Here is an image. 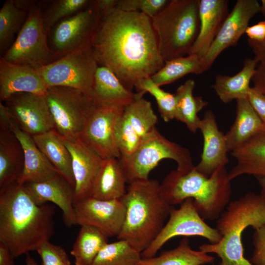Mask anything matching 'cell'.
<instances>
[{"instance_id": "b9f144b4", "label": "cell", "mask_w": 265, "mask_h": 265, "mask_svg": "<svg viewBox=\"0 0 265 265\" xmlns=\"http://www.w3.org/2000/svg\"><path fill=\"white\" fill-rule=\"evenodd\" d=\"M248 44L251 48L259 62L252 81L253 87L265 96V49L261 48L248 40Z\"/></svg>"}, {"instance_id": "4fadbf2b", "label": "cell", "mask_w": 265, "mask_h": 265, "mask_svg": "<svg viewBox=\"0 0 265 265\" xmlns=\"http://www.w3.org/2000/svg\"><path fill=\"white\" fill-rule=\"evenodd\" d=\"M125 107L97 104L86 122L79 139L102 159H119L115 140V128Z\"/></svg>"}, {"instance_id": "ffe728a7", "label": "cell", "mask_w": 265, "mask_h": 265, "mask_svg": "<svg viewBox=\"0 0 265 265\" xmlns=\"http://www.w3.org/2000/svg\"><path fill=\"white\" fill-rule=\"evenodd\" d=\"M199 130L203 137L204 144L201 160L195 168L210 176L216 169L228 163L229 152L225 134L218 129L215 117L211 110H207L201 119Z\"/></svg>"}, {"instance_id": "4dcf8cb0", "label": "cell", "mask_w": 265, "mask_h": 265, "mask_svg": "<svg viewBox=\"0 0 265 265\" xmlns=\"http://www.w3.org/2000/svg\"><path fill=\"white\" fill-rule=\"evenodd\" d=\"M214 260L208 253L192 249L189 239L185 237L175 248L162 252L158 257L142 258L137 265H204Z\"/></svg>"}, {"instance_id": "ac0fdd59", "label": "cell", "mask_w": 265, "mask_h": 265, "mask_svg": "<svg viewBox=\"0 0 265 265\" xmlns=\"http://www.w3.org/2000/svg\"><path fill=\"white\" fill-rule=\"evenodd\" d=\"M63 139L72 158L75 181L74 204L91 197L93 185L103 159L79 139Z\"/></svg>"}, {"instance_id": "ab89813d", "label": "cell", "mask_w": 265, "mask_h": 265, "mask_svg": "<svg viewBox=\"0 0 265 265\" xmlns=\"http://www.w3.org/2000/svg\"><path fill=\"white\" fill-rule=\"evenodd\" d=\"M167 0H117L116 8L126 12H140L153 18L167 5Z\"/></svg>"}, {"instance_id": "44dd1931", "label": "cell", "mask_w": 265, "mask_h": 265, "mask_svg": "<svg viewBox=\"0 0 265 265\" xmlns=\"http://www.w3.org/2000/svg\"><path fill=\"white\" fill-rule=\"evenodd\" d=\"M47 89L37 70L9 63L0 58V102L19 93L45 96Z\"/></svg>"}, {"instance_id": "ba28073f", "label": "cell", "mask_w": 265, "mask_h": 265, "mask_svg": "<svg viewBox=\"0 0 265 265\" xmlns=\"http://www.w3.org/2000/svg\"><path fill=\"white\" fill-rule=\"evenodd\" d=\"M54 129L64 139L75 140L95 108L91 94L66 87L48 88L45 95Z\"/></svg>"}, {"instance_id": "8fae6325", "label": "cell", "mask_w": 265, "mask_h": 265, "mask_svg": "<svg viewBox=\"0 0 265 265\" xmlns=\"http://www.w3.org/2000/svg\"><path fill=\"white\" fill-rule=\"evenodd\" d=\"M178 236H198L208 239L211 243L220 241L222 235L216 228L208 225L196 210L193 199L188 198L173 208L168 220L159 235L151 245L141 253L142 258L155 256L158 251L169 239Z\"/></svg>"}, {"instance_id": "1f68e13d", "label": "cell", "mask_w": 265, "mask_h": 265, "mask_svg": "<svg viewBox=\"0 0 265 265\" xmlns=\"http://www.w3.org/2000/svg\"><path fill=\"white\" fill-rule=\"evenodd\" d=\"M80 226L70 253L74 257L75 265H91L100 250L108 243V237L94 227Z\"/></svg>"}, {"instance_id": "d6a6232c", "label": "cell", "mask_w": 265, "mask_h": 265, "mask_svg": "<svg viewBox=\"0 0 265 265\" xmlns=\"http://www.w3.org/2000/svg\"><path fill=\"white\" fill-rule=\"evenodd\" d=\"M189 74H202L200 58L196 54H188L164 62L163 67L150 77L158 86L172 83Z\"/></svg>"}, {"instance_id": "9a60e30c", "label": "cell", "mask_w": 265, "mask_h": 265, "mask_svg": "<svg viewBox=\"0 0 265 265\" xmlns=\"http://www.w3.org/2000/svg\"><path fill=\"white\" fill-rule=\"evenodd\" d=\"M2 103L16 125L25 132L33 136L54 129L45 96L19 93Z\"/></svg>"}, {"instance_id": "7bdbcfd3", "label": "cell", "mask_w": 265, "mask_h": 265, "mask_svg": "<svg viewBox=\"0 0 265 265\" xmlns=\"http://www.w3.org/2000/svg\"><path fill=\"white\" fill-rule=\"evenodd\" d=\"M254 250L249 261L253 265H265V225L255 230Z\"/></svg>"}, {"instance_id": "7c38bea8", "label": "cell", "mask_w": 265, "mask_h": 265, "mask_svg": "<svg viewBox=\"0 0 265 265\" xmlns=\"http://www.w3.org/2000/svg\"><path fill=\"white\" fill-rule=\"evenodd\" d=\"M102 19L93 0L84 9L59 22L51 36V50L55 58L91 44Z\"/></svg>"}, {"instance_id": "9c48e42d", "label": "cell", "mask_w": 265, "mask_h": 265, "mask_svg": "<svg viewBox=\"0 0 265 265\" xmlns=\"http://www.w3.org/2000/svg\"><path fill=\"white\" fill-rule=\"evenodd\" d=\"M43 12L33 5L15 41L2 57L12 64L31 67L36 70L55 60L47 42Z\"/></svg>"}, {"instance_id": "60d3db41", "label": "cell", "mask_w": 265, "mask_h": 265, "mask_svg": "<svg viewBox=\"0 0 265 265\" xmlns=\"http://www.w3.org/2000/svg\"><path fill=\"white\" fill-rule=\"evenodd\" d=\"M42 265H71L65 250L60 246L47 241L36 250Z\"/></svg>"}, {"instance_id": "277c9868", "label": "cell", "mask_w": 265, "mask_h": 265, "mask_svg": "<svg viewBox=\"0 0 265 265\" xmlns=\"http://www.w3.org/2000/svg\"><path fill=\"white\" fill-rule=\"evenodd\" d=\"M228 174L225 166L216 169L210 176L199 172L195 166L185 173L176 169L160 184L161 193L173 206L191 198L204 220H216L230 202L232 191Z\"/></svg>"}, {"instance_id": "f35d334b", "label": "cell", "mask_w": 265, "mask_h": 265, "mask_svg": "<svg viewBox=\"0 0 265 265\" xmlns=\"http://www.w3.org/2000/svg\"><path fill=\"white\" fill-rule=\"evenodd\" d=\"M114 135L116 145L120 155L119 158H127L132 154L142 140L123 112L116 123Z\"/></svg>"}, {"instance_id": "5bb4252c", "label": "cell", "mask_w": 265, "mask_h": 265, "mask_svg": "<svg viewBox=\"0 0 265 265\" xmlns=\"http://www.w3.org/2000/svg\"><path fill=\"white\" fill-rule=\"evenodd\" d=\"M260 11L257 0H238L223 23L206 55L201 60L202 73L208 71L225 50L236 46L245 33L250 20Z\"/></svg>"}, {"instance_id": "681fc988", "label": "cell", "mask_w": 265, "mask_h": 265, "mask_svg": "<svg viewBox=\"0 0 265 265\" xmlns=\"http://www.w3.org/2000/svg\"><path fill=\"white\" fill-rule=\"evenodd\" d=\"M26 265H38L35 261L29 255H27L26 259Z\"/></svg>"}, {"instance_id": "cb8c5ba5", "label": "cell", "mask_w": 265, "mask_h": 265, "mask_svg": "<svg viewBox=\"0 0 265 265\" xmlns=\"http://www.w3.org/2000/svg\"><path fill=\"white\" fill-rule=\"evenodd\" d=\"M236 164L228 172L230 181L243 175L265 178V124L249 140L231 153Z\"/></svg>"}, {"instance_id": "603a6c76", "label": "cell", "mask_w": 265, "mask_h": 265, "mask_svg": "<svg viewBox=\"0 0 265 265\" xmlns=\"http://www.w3.org/2000/svg\"><path fill=\"white\" fill-rule=\"evenodd\" d=\"M8 125L21 142L24 153V169L17 183L23 185L44 181L59 174L39 149L32 136L20 130L10 115Z\"/></svg>"}, {"instance_id": "d590c367", "label": "cell", "mask_w": 265, "mask_h": 265, "mask_svg": "<svg viewBox=\"0 0 265 265\" xmlns=\"http://www.w3.org/2000/svg\"><path fill=\"white\" fill-rule=\"evenodd\" d=\"M141 254L125 240L106 243L91 265H137Z\"/></svg>"}, {"instance_id": "f1b7e54d", "label": "cell", "mask_w": 265, "mask_h": 265, "mask_svg": "<svg viewBox=\"0 0 265 265\" xmlns=\"http://www.w3.org/2000/svg\"><path fill=\"white\" fill-rule=\"evenodd\" d=\"M264 124L247 99L237 100L235 120L225 134L229 152L242 146L261 129Z\"/></svg>"}, {"instance_id": "f546056e", "label": "cell", "mask_w": 265, "mask_h": 265, "mask_svg": "<svg viewBox=\"0 0 265 265\" xmlns=\"http://www.w3.org/2000/svg\"><path fill=\"white\" fill-rule=\"evenodd\" d=\"M195 85L192 79L186 80L179 86L175 95L176 99L175 119L186 124L187 129L193 133L198 130L201 119L198 113L208 103L200 96H194Z\"/></svg>"}, {"instance_id": "bcb514c9", "label": "cell", "mask_w": 265, "mask_h": 265, "mask_svg": "<svg viewBox=\"0 0 265 265\" xmlns=\"http://www.w3.org/2000/svg\"><path fill=\"white\" fill-rule=\"evenodd\" d=\"M94 2L103 18L108 16L116 8L117 0H96Z\"/></svg>"}, {"instance_id": "d6986e66", "label": "cell", "mask_w": 265, "mask_h": 265, "mask_svg": "<svg viewBox=\"0 0 265 265\" xmlns=\"http://www.w3.org/2000/svg\"><path fill=\"white\" fill-rule=\"evenodd\" d=\"M23 185L36 203L56 205L63 212L65 223L69 227L75 225L74 187L60 174L44 181Z\"/></svg>"}, {"instance_id": "30bf717a", "label": "cell", "mask_w": 265, "mask_h": 265, "mask_svg": "<svg viewBox=\"0 0 265 265\" xmlns=\"http://www.w3.org/2000/svg\"><path fill=\"white\" fill-rule=\"evenodd\" d=\"M98 66L90 44L69 53L37 71L47 88L70 87L91 95Z\"/></svg>"}, {"instance_id": "6da1fadb", "label": "cell", "mask_w": 265, "mask_h": 265, "mask_svg": "<svg viewBox=\"0 0 265 265\" xmlns=\"http://www.w3.org/2000/svg\"><path fill=\"white\" fill-rule=\"evenodd\" d=\"M91 47L98 65L111 70L130 91L164 64L151 19L140 12L115 9L102 19Z\"/></svg>"}, {"instance_id": "2e32d148", "label": "cell", "mask_w": 265, "mask_h": 265, "mask_svg": "<svg viewBox=\"0 0 265 265\" xmlns=\"http://www.w3.org/2000/svg\"><path fill=\"white\" fill-rule=\"evenodd\" d=\"M74 206L75 225L91 226L108 237H118L126 213L125 207L120 200H104L89 197Z\"/></svg>"}, {"instance_id": "816d5d0a", "label": "cell", "mask_w": 265, "mask_h": 265, "mask_svg": "<svg viewBox=\"0 0 265 265\" xmlns=\"http://www.w3.org/2000/svg\"><path fill=\"white\" fill-rule=\"evenodd\" d=\"M250 40L253 43H254L255 45H257V46L265 49V40L262 42H256L252 40H251L250 39H248Z\"/></svg>"}, {"instance_id": "ee69618b", "label": "cell", "mask_w": 265, "mask_h": 265, "mask_svg": "<svg viewBox=\"0 0 265 265\" xmlns=\"http://www.w3.org/2000/svg\"><path fill=\"white\" fill-rule=\"evenodd\" d=\"M247 99L262 121L265 124V96L255 88L250 87Z\"/></svg>"}, {"instance_id": "3957f363", "label": "cell", "mask_w": 265, "mask_h": 265, "mask_svg": "<svg viewBox=\"0 0 265 265\" xmlns=\"http://www.w3.org/2000/svg\"><path fill=\"white\" fill-rule=\"evenodd\" d=\"M120 200L126 209L117 237L125 240L141 254L160 233L174 206L163 196L155 179L132 182Z\"/></svg>"}, {"instance_id": "e0dca14e", "label": "cell", "mask_w": 265, "mask_h": 265, "mask_svg": "<svg viewBox=\"0 0 265 265\" xmlns=\"http://www.w3.org/2000/svg\"><path fill=\"white\" fill-rule=\"evenodd\" d=\"M10 116L0 102V188L17 182L24 167V150L8 125Z\"/></svg>"}, {"instance_id": "d4e9b609", "label": "cell", "mask_w": 265, "mask_h": 265, "mask_svg": "<svg viewBox=\"0 0 265 265\" xmlns=\"http://www.w3.org/2000/svg\"><path fill=\"white\" fill-rule=\"evenodd\" d=\"M91 95L97 104L125 107L135 99L137 93L126 88L109 68L99 65Z\"/></svg>"}, {"instance_id": "4316f807", "label": "cell", "mask_w": 265, "mask_h": 265, "mask_svg": "<svg viewBox=\"0 0 265 265\" xmlns=\"http://www.w3.org/2000/svg\"><path fill=\"white\" fill-rule=\"evenodd\" d=\"M128 182L118 159H103L95 180L91 197L104 200H120Z\"/></svg>"}, {"instance_id": "c3c4849f", "label": "cell", "mask_w": 265, "mask_h": 265, "mask_svg": "<svg viewBox=\"0 0 265 265\" xmlns=\"http://www.w3.org/2000/svg\"><path fill=\"white\" fill-rule=\"evenodd\" d=\"M256 179L261 187L260 194L265 200V178L259 177V178H256Z\"/></svg>"}, {"instance_id": "f907efd6", "label": "cell", "mask_w": 265, "mask_h": 265, "mask_svg": "<svg viewBox=\"0 0 265 265\" xmlns=\"http://www.w3.org/2000/svg\"><path fill=\"white\" fill-rule=\"evenodd\" d=\"M260 12L265 17V0H262L260 3Z\"/></svg>"}, {"instance_id": "52a82bcc", "label": "cell", "mask_w": 265, "mask_h": 265, "mask_svg": "<svg viewBox=\"0 0 265 265\" xmlns=\"http://www.w3.org/2000/svg\"><path fill=\"white\" fill-rule=\"evenodd\" d=\"M164 159L175 161L176 170L182 173L195 167L188 150L166 138L156 128L142 138L132 154L119 159L129 183L149 179L151 170Z\"/></svg>"}, {"instance_id": "484cf974", "label": "cell", "mask_w": 265, "mask_h": 265, "mask_svg": "<svg viewBox=\"0 0 265 265\" xmlns=\"http://www.w3.org/2000/svg\"><path fill=\"white\" fill-rule=\"evenodd\" d=\"M259 62L257 57L245 58L241 70L234 76L219 74L212 86L220 100L225 103L247 99L250 82L255 73Z\"/></svg>"}, {"instance_id": "83f0119b", "label": "cell", "mask_w": 265, "mask_h": 265, "mask_svg": "<svg viewBox=\"0 0 265 265\" xmlns=\"http://www.w3.org/2000/svg\"><path fill=\"white\" fill-rule=\"evenodd\" d=\"M32 136L46 158L74 187L71 156L63 137L54 129Z\"/></svg>"}, {"instance_id": "5b68a950", "label": "cell", "mask_w": 265, "mask_h": 265, "mask_svg": "<svg viewBox=\"0 0 265 265\" xmlns=\"http://www.w3.org/2000/svg\"><path fill=\"white\" fill-rule=\"evenodd\" d=\"M265 225V200L260 194L249 192L230 202L217 219L220 241L202 244L199 250L216 254L221 259L219 265H253L244 256L242 234L249 226L255 230Z\"/></svg>"}, {"instance_id": "e575fe53", "label": "cell", "mask_w": 265, "mask_h": 265, "mask_svg": "<svg viewBox=\"0 0 265 265\" xmlns=\"http://www.w3.org/2000/svg\"><path fill=\"white\" fill-rule=\"evenodd\" d=\"M28 10L19 6L14 0H7L0 9V51L9 46L15 34L25 23Z\"/></svg>"}, {"instance_id": "f6af8a7d", "label": "cell", "mask_w": 265, "mask_h": 265, "mask_svg": "<svg viewBox=\"0 0 265 265\" xmlns=\"http://www.w3.org/2000/svg\"><path fill=\"white\" fill-rule=\"evenodd\" d=\"M245 33L248 39L256 41L262 42L265 40V21H262L252 26H249Z\"/></svg>"}, {"instance_id": "8d00e7d4", "label": "cell", "mask_w": 265, "mask_h": 265, "mask_svg": "<svg viewBox=\"0 0 265 265\" xmlns=\"http://www.w3.org/2000/svg\"><path fill=\"white\" fill-rule=\"evenodd\" d=\"M134 87L138 92H148L155 98L160 116L165 122L175 119L176 109L174 94L161 89L150 77L140 80Z\"/></svg>"}, {"instance_id": "7402d4cb", "label": "cell", "mask_w": 265, "mask_h": 265, "mask_svg": "<svg viewBox=\"0 0 265 265\" xmlns=\"http://www.w3.org/2000/svg\"><path fill=\"white\" fill-rule=\"evenodd\" d=\"M229 13L228 0H199V31L189 54L204 58Z\"/></svg>"}, {"instance_id": "836d02e7", "label": "cell", "mask_w": 265, "mask_h": 265, "mask_svg": "<svg viewBox=\"0 0 265 265\" xmlns=\"http://www.w3.org/2000/svg\"><path fill=\"white\" fill-rule=\"evenodd\" d=\"M144 94L138 92L135 99L126 106L123 110V114L142 138L156 128L158 122L151 103L142 97Z\"/></svg>"}, {"instance_id": "7dc6e473", "label": "cell", "mask_w": 265, "mask_h": 265, "mask_svg": "<svg viewBox=\"0 0 265 265\" xmlns=\"http://www.w3.org/2000/svg\"><path fill=\"white\" fill-rule=\"evenodd\" d=\"M13 258L7 246L0 242V265H14Z\"/></svg>"}, {"instance_id": "8992f818", "label": "cell", "mask_w": 265, "mask_h": 265, "mask_svg": "<svg viewBox=\"0 0 265 265\" xmlns=\"http://www.w3.org/2000/svg\"><path fill=\"white\" fill-rule=\"evenodd\" d=\"M199 0H171L151 19L165 61L188 55L199 31Z\"/></svg>"}, {"instance_id": "74e56055", "label": "cell", "mask_w": 265, "mask_h": 265, "mask_svg": "<svg viewBox=\"0 0 265 265\" xmlns=\"http://www.w3.org/2000/svg\"><path fill=\"white\" fill-rule=\"evenodd\" d=\"M90 2L88 0H58L54 1L43 13L44 24L47 33L59 21L84 9Z\"/></svg>"}, {"instance_id": "7a4b0ae2", "label": "cell", "mask_w": 265, "mask_h": 265, "mask_svg": "<svg viewBox=\"0 0 265 265\" xmlns=\"http://www.w3.org/2000/svg\"><path fill=\"white\" fill-rule=\"evenodd\" d=\"M54 206L37 204L17 182L0 188V242L14 257L36 251L54 234Z\"/></svg>"}]
</instances>
